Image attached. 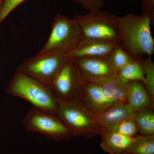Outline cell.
Here are the masks:
<instances>
[{
  "instance_id": "14",
  "label": "cell",
  "mask_w": 154,
  "mask_h": 154,
  "mask_svg": "<svg viewBox=\"0 0 154 154\" xmlns=\"http://www.w3.org/2000/svg\"><path fill=\"white\" fill-rule=\"evenodd\" d=\"M102 138L100 146L102 149L110 154H123L136 139L137 136H125L116 131L100 135Z\"/></svg>"
},
{
  "instance_id": "17",
  "label": "cell",
  "mask_w": 154,
  "mask_h": 154,
  "mask_svg": "<svg viewBox=\"0 0 154 154\" xmlns=\"http://www.w3.org/2000/svg\"><path fill=\"white\" fill-rule=\"evenodd\" d=\"M118 76L128 82L139 81L146 85L144 71L140 60L132 59L118 72Z\"/></svg>"
},
{
  "instance_id": "16",
  "label": "cell",
  "mask_w": 154,
  "mask_h": 154,
  "mask_svg": "<svg viewBox=\"0 0 154 154\" xmlns=\"http://www.w3.org/2000/svg\"><path fill=\"white\" fill-rule=\"evenodd\" d=\"M134 118L140 135L149 136L154 134V107L137 112Z\"/></svg>"
},
{
  "instance_id": "1",
  "label": "cell",
  "mask_w": 154,
  "mask_h": 154,
  "mask_svg": "<svg viewBox=\"0 0 154 154\" xmlns=\"http://www.w3.org/2000/svg\"><path fill=\"white\" fill-rule=\"evenodd\" d=\"M154 18L147 11L141 15L128 14L118 17L119 45L133 60H140L154 54V40L151 25Z\"/></svg>"
},
{
  "instance_id": "13",
  "label": "cell",
  "mask_w": 154,
  "mask_h": 154,
  "mask_svg": "<svg viewBox=\"0 0 154 154\" xmlns=\"http://www.w3.org/2000/svg\"><path fill=\"white\" fill-rule=\"evenodd\" d=\"M127 99V104L136 113L154 107V98L141 82H128Z\"/></svg>"
},
{
  "instance_id": "7",
  "label": "cell",
  "mask_w": 154,
  "mask_h": 154,
  "mask_svg": "<svg viewBox=\"0 0 154 154\" xmlns=\"http://www.w3.org/2000/svg\"><path fill=\"white\" fill-rule=\"evenodd\" d=\"M68 55L57 54H37L22 62L17 70L48 85H51Z\"/></svg>"
},
{
  "instance_id": "20",
  "label": "cell",
  "mask_w": 154,
  "mask_h": 154,
  "mask_svg": "<svg viewBox=\"0 0 154 154\" xmlns=\"http://www.w3.org/2000/svg\"><path fill=\"white\" fill-rule=\"evenodd\" d=\"M143 66L147 90L154 98V63L151 58L145 57L140 60Z\"/></svg>"
},
{
  "instance_id": "26",
  "label": "cell",
  "mask_w": 154,
  "mask_h": 154,
  "mask_svg": "<svg viewBox=\"0 0 154 154\" xmlns=\"http://www.w3.org/2000/svg\"></svg>"
},
{
  "instance_id": "12",
  "label": "cell",
  "mask_w": 154,
  "mask_h": 154,
  "mask_svg": "<svg viewBox=\"0 0 154 154\" xmlns=\"http://www.w3.org/2000/svg\"><path fill=\"white\" fill-rule=\"evenodd\" d=\"M118 43L99 39L83 38L75 50L68 56L72 58L108 57Z\"/></svg>"
},
{
  "instance_id": "5",
  "label": "cell",
  "mask_w": 154,
  "mask_h": 154,
  "mask_svg": "<svg viewBox=\"0 0 154 154\" xmlns=\"http://www.w3.org/2000/svg\"><path fill=\"white\" fill-rule=\"evenodd\" d=\"M118 17L101 9L73 18L79 26L83 38L118 42Z\"/></svg>"
},
{
  "instance_id": "19",
  "label": "cell",
  "mask_w": 154,
  "mask_h": 154,
  "mask_svg": "<svg viewBox=\"0 0 154 154\" xmlns=\"http://www.w3.org/2000/svg\"><path fill=\"white\" fill-rule=\"evenodd\" d=\"M132 60L119 45L109 56L110 65L117 73Z\"/></svg>"
},
{
  "instance_id": "6",
  "label": "cell",
  "mask_w": 154,
  "mask_h": 154,
  "mask_svg": "<svg viewBox=\"0 0 154 154\" xmlns=\"http://www.w3.org/2000/svg\"><path fill=\"white\" fill-rule=\"evenodd\" d=\"M22 124L26 130L41 134L56 142L70 140L74 137L57 116L35 107L28 110Z\"/></svg>"
},
{
  "instance_id": "3",
  "label": "cell",
  "mask_w": 154,
  "mask_h": 154,
  "mask_svg": "<svg viewBox=\"0 0 154 154\" xmlns=\"http://www.w3.org/2000/svg\"><path fill=\"white\" fill-rule=\"evenodd\" d=\"M83 38L81 29L74 19L57 14L53 20L47 42L37 54L68 55L77 48Z\"/></svg>"
},
{
  "instance_id": "4",
  "label": "cell",
  "mask_w": 154,
  "mask_h": 154,
  "mask_svg": "<svg viewBox=\"0 0 154 154\" xmlns=\"http://www.w3.org/2000/svg\"><path fill=\"white\" fill-rule=\"evenodd\" d=\"M56 115L74 137L93 138L101 134L96 116L90 113L79 101L60 102Z\"/></svg>"
},
{
  "instance_id": "23",
  "label": "cell",
  "mask_w": 154,
  "mask_h": 154,
  "mask_svg": "<svg viewBox=\"0 0 154 154\" xmlns=\"http://www.w3.org/2000/svg\"><path fill=\"white\" fill-rule=\"evenodd\" d=\"M80 4L83 8L90 12L101 9L105 5V0H73Z\"/></svg>"
},
{
  "instance_id": "8",
  "label": "cell",
  "mask_w": 154,
  "mask_h": 154,
  "mask_svg": "<svg viewBox=\"0 0 154 154\" xmlns=\"http://www.w3.org/2000/svg\"><path fill=\"white\" fill-rule=\"evenodd\" d=\"M83 82L73 59L68 56L51 86L59 102L79 101Z\"/></svg>"
},
{
  "instance_id": "24",
  "label": "cell",
  "mask_w": 154,
  "mask_h": 154,
  "mask_svg": "<svg viewBox=\"0 0 154 154\" xmlns=\"http://www.w3.org/2000/svg\"><path fill=\"white\" fill-rule=\"evenodd\" d=\"M123 1H134V0H123ZM144 1H146L151 5H154V0H144Z\"/></svg>"
},
{
  "instance_id": "18",
  "label": "cell",
  "mask_w": 154,
  "mask_h": 154,
  "mask_svg": "<svg viewBox=\"0 0 154 154\" xmlns=\"http://www.w3.org/2000/svg\"><path fill=\"white\" fill-rule=\"evenodd\" d=\"M125 154H154V134H138L136 139Z\"/></svg>"
},
{
  "instance_id": "2",
  "label": "cell",
  "mask_w": 154,
  "mask_h": 154,
  "mask_svg": "<svg viewBox=\"0 0 154 154\" xmlns=\"http://www.w3.org/2000/svg\"><path fill=\"white\" fill-rule=\"evenodd\" d=\"M6 92L25 99L33 107L56 115L58 100L51 86L45 85L17 70L8 85Z\"/></svg>"
},
{
  "instance_id": "21",
  "label": "cell",
  "mask_w": 154,
  "mask_h": 154,
  "mask_svg": "<svg viewBox=\"0 0 154 154\" xmlns=\"http://www.w3.org/2000/svg\"><path fill=\"white\" fill-rule=\"evenodd\" d=\"M115 131L128 137H134L138 134L137 125L134 117L126 119L122 121Z\"/></svg>"
},
{
  "instance_id": "10",
  "label": "cell",
  "mask_w": 154,
  "mask_h": 154,
  "mask_svg": "<svg viewBox=\"0 0 154 154\" xmlns=\"http://www.w3.org/2000/svg\"><path fill=\"white\" fill-rule=\"evenodd\" d=\"M79 101L90 113L96 116L116 104L107 98L97 84L84 82Z\"/></svg>"
},
{
  "instance_id": "15",
  "label": "cell",
  "mask_w": 154,
  "mask_h": 154,
  "mask_svg": "<svg viewBox=\"0 0 154 154\" xmlns=\"http://www.w3.org/2000/svg\"><path fill=\"white\" fill-rule=\"evenodd\" d=\"M128 83L117 75L96 84L107 98L116 104L127 103Z\"/></svg>"
},
{
  "instance_id": "25",
  "label": "cell",
  "mask_w": 154,
  "mask_h": 154,
  "mask_svg": "<svg viewBox=\"0 0 154 154\" xmlns=\"http://www.w3.org/2000/svg\"><path fill=\"white\" fill-rule=\"evenodd\" d=\"M2 0H0V13L2 10Z\"/></svg>"
},
{
  "instance_id": "11",
  "label": "cell",
  "mask_w": 154,
  "mask_h": 154,
  "mask_svg": "<svg viewBox=\"0 0 154 154\" xmlns=\"http://www.w3.org/2000/svg\"><path fill=\"white\" fill-rule=\"evenodd\" d=\"M136 113L127 103H117L111 105L96 116L101 128L100 135L115 131L122 121L134 117Z\"/></svg>"
},
{
  "instance_id": "22",
  "label": "cell",
  "mask_w": 154,
  "mask_h": 154,
  "mask_svg": "<svg viewBox=\"0 0 154 154\" xmlns=\"http://www.w3.org/2000/svg\"><path fill=\"white\" fill-rule=\"evenodd\" d=\"M26 0H4L0 13V23L15 8Z\"/></svg>"
},
{
  "instance_id": "9",
  "label": "cell",
  "mask_w": 154,
  "mask_h": 154,
  "mask_svg": "<svg viewBox=\"0 0 154 154\" xmlns=\"http://www.w3.org/2000/svg\"><path fill=\"white\" fill-rule=\"evenodd\" d=\"M73 59L83 82L98 84L118 75L110 65L109 56Z\"/></svg>"
}]
</instances>
